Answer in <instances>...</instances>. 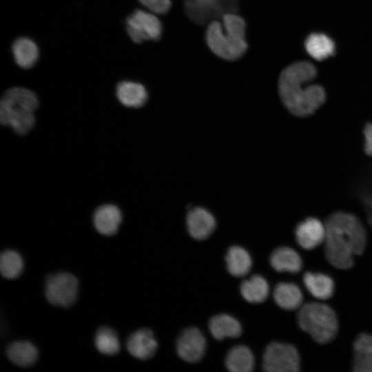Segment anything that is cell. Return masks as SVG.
<instances>
[{"mask_svg": "<svg viewBox=\"0 0 372 372\" xmlns=\"http://www.w3.org/2000/svg\"><path fill=\"white\" fill-rule=\"evenodd\" d=\"M246 23L235 12H228L222 17V21H211L205 32V41L217 56L235 61L246 52Z\"/></svg>", "mask_w": 372, "mask_h": 372, "instance_id": "obj_3", "label": "cell"}, {"mask_svg": "<svg viewBox=\"0 0 372 372\" xmlns=\"http://www.w3.org/2000/svg\"><path fill=\"white\" fill-rule=\"evenodd\" d=\"M273 297L276 304L285 310L300 308L302 293L298 285L292 282H280L274 288Z\"/></svg>", "mask_w": 372, "mask_h": 372, "instance_id": "obj_18", "label": "cell"}, {"mask_svg": "<svg viewBox=\"0 0 372 372\" xmlns=\"http://www.w3.org/2000/svg\"><path fill=\"white\" fill-rule=\"evenodd\" d=\"M187 226L189 235L194 239L207 238L216 228L213 215L203 207H194L187 215Z\"/></svg>", "mask_w": 372, "mask_h": 372, "instance_id": "obj_13", "label": "cell"}, {"mask_svg": "<svg viewBox=\"0 0 372 372\" xmlns=\"http://www.w3.org/2000/svg\"><path fill=\"white\" fill-rule=\"evenodd\" d=\"M364 133L365 137V152L368 155H372V123L366 125Z\"/></svg>", "mask_w": 372, "mask_h": 372, "instance_id": "obj_30", "label": "cell"}, {"mask_svg": "<svg viewBox=\"0 0 372 372\" xmlns=\"http://www.w3.org/2000/svg\"><path fill=\"white\" fill-rule=\"evenodd\" d=\"M315 66L308 61H298L285 68L278 79L282 103L293 114L309 116L324 102L326 94L319 85H307L316 76Z\"/></svg>", "mask_w": 372, "mask_h": 372, "instance_id": "obj_1", "label": "cell"}, {"mask_svg": "<svg viewBox=\"0 0 372 372\" xmlns=\"http://www.w3.org/2000/svg\"><path fill=\"white\" fill-rule=\"evenodd\" d=\"M225 261L227 271L235 277L247 275L252 266V260L249 252L237 245L229 248L225 256Z\"/></svg>", "mask_w": 372, "mask_h": 372, "instance_id": "obj_22", "label": "cell"}, {"mask_svg": "<svg viewBox=\"0 0 372 372\" xmlns=\"http://www.w3.org/2000/svg\"><path fill=\"white\" fill-rule=\"evenodd\" d=\"M272 268L278 272L297 273L302 268L300 256L294 249L288 247L276 249L270 256Z\"/></svg>", "mask_w": 372, "mask_h": 372, "instance_id": "obj_15", "label": "cell"}, {"mask_svg": "<svg viewBox=\"0 0 372 372\" xmlns=\"http://www.w3.org/2000/svg\"><path fill=\"white\" fill-rule=\"evenodd\" d=\"M184 9L188 18L197 24H205L228 12H235V0H185Z\"/></svg>", "mask_w": 372, "mask_h": 372, "instance_id": "obj_9", "label": "cell"}, {"mask_svg": "<svg viewBox=\"0 0 372 372\" xmlns=\"http://www.w3.org/2000/svg\"><path fill=\"white\" fill-rule=\"evenodd\" d=\"M209 330L218 340L225 338H238L242 334V327L238 320L225 313L211 317L209 321Z\"/></svg>", "mask_w": 372, "mask_h": 372, "instance_id": "obj_16", "label": "cell"}, {"mask_svg": "<svg viewBox=\"0 0 372 372\" xmlns=\"http://www.w3.org/2000/svg\"><path fill=\"white\" fill-rule=\"evenodd\" d=\"M240 291L242 298L251 303H260L268 297L269 287L267 280L260 275H254L242 282Z\"/></svg>", "mask_w": 372, "mask_h": 372, "instance_id": "obj_24", "label": "cell"}, {"mask_svg": "<svg viewBox=\"0 0 372 372\" xmlns=\"http://www.w3.org/2000/svg\"><path fill=\"white\" fill-rule=\"evenodd\" d=\"M298 322L304 331L319 343L330 342L338 333L336 314L324 303L315 302L301 306L298 313Z\"/></svg>", "mask_w": 372, "mask_h": 372, "instance_id": "obj_5", "label": "cell"}, {"mask_svg": "<svg viewBox=\"0 0 372 372\" xmlns=\"http://www.w3.org/2000/svg\"><path fill=\"white\" fill-rule=\"evenodd\" d=\"M307 52L317 61L324 60L335 52V43L328 36L322 33H313L305 40Z\"/></svg>", "mask_w": 372, "mask_h": 372, "instance_id": "obj_25", "label": "cell"}, {"mask_svg": "<svg viewBox=\"0 0 372 372\" xmlns=\"http://www.w3.org/2000/svg\"><path fill=\"white\" fill-rule=\"evenodd\" d=\"M116 96L123 105L137 108L146 103L147 92L142 84L125 81L118 84Z\"/></svg>", "mask_w": 372, "mask_h": 372, "instance_id": "obj_19", "label": "cell"}, {"mask_svg": "<svg viewBox=\"0 0 372 372\" xmlns=\"http://www.w3.org/2000/svg\"><path fill=\"white\" fill-rule=\"evenodd\" d=\"M206 340L203 333L196 327L185 329L176 341V351L183 360L196 363L203 357Z\"/></svg>", "mask_w": 372, "mask_h": 372, "instance_id": "obj_10", "label": "cell"}, {"mask_svg": "<svg viewBox=\"0 0 372 372\" xmlns=\"http://www.w3.org/2000/svg\"><path fill=\"white\" fill-rule=\"evenodd\" d=\"M6 355L15 365L30 367L37 361L38 351L36 347L28 341H16L7 347Z\"/></svg>", "mask_w": 372, "mask_h": 372, "instance_id": "obj_20", "label": "cell"}, {"mask_svg": "<svg viewBox=\"0 0 372 372\" xmlns=\"http://www.w3.org/2000/svg\"><path fill=\"white\" fill-rule=\"evenodd\" d=\"M324 251L328 262L340 269L353 266L354 256L361 254L366 247L365 230L354 215L335 212L326 221Z\"/></svg>", "mask_w": 372, "mask_h": 372, "instance_id": "obj_2", "label": "cell"}, {"mask_svg": "<svg viewBox=\"0 0 372 372\" xmlns=\"http://www.w3.org/2000/svg\"><path fill=\"white\" fill-rule=\"evenodd\" d=\"M325 234V225L315 218H308L299 223L295 231L297 242L307 250L313 249L323 242Z\"/></svg>", "mask_w": 372, "mask_h": 372, "instance_id": "obj_12", "label": "cell"}, {"mask_svg": "<svg viewBox=\"0 0 372 372\" xmlns=\"http://www.w3.org/2000/svg\"><path fill=\"white\" fill-rule=\"evenodd\" d=\"M12 52L16 63L25 69L32 68L39 57L37 45L32 40L25 37L19 38L14 41Z\"/></svg>", "mask_w": 372, "mask_h": 372, "instance_id": "obj_26", "label": "cell"}, {"mask_svg": "<svg viewBox=\"0 0 372 372\" xmlns=\"http://www.w3.org/2000/svg\"><path fill=\"white\" fill-rule=\"evenodd\" d=\"M127 32L136 43L145 41H158L163 32V26L153 12L142 10H134L126 19Z\"/></svg>", "mask_w": 372, "mask_h": 372, "instance_id": "obj_8", "label": "cell"}, {"mask_svg": "<svg viewBox=\"0 0 372 372\" xmlns=\"http://www.w3.org/2000/svg\"><path fill=\"white\" fill-rule=\"evenodd\" d=\"M353 370L372 372V335L361 333L353 344Z\"/></svg>", "mask_w": 372, "mask_h": 372, "instance_id": "obj_17", "label": "cell"}, {"mask_svg": "<svg viewBox=\"0 0 372 372\" xmlns=\"http://www.w3.org/2000/svg\"><path fill=\"white\" fill-rule=\"evenodd\" d=\"M36 94L30 90L14 87L8 90L0 102V121L19 135H25L35 123L34 112L38 107Z\"/></svg>", "mask_w": 372, "mask_h": 372, "instance_id": "obj_4", "label": "cell"}, {"mask_svg": "<svg viewBox=\"0 0 372 372\" xmlns=\"http://www.w3.org/2000/svg\"><path fill=\"white\" fill-rule=\"evenodd\" d=\"M122 220L120 209L115 205L107 204L100 206L94 214L93 223L96 231L102 235L115 234Z\"/></svg>", "mask_w": 372, "mask_h": 372, "instance_id": "obj_14", "label": "cell"}, {"mask_svg": "<svg viewBox=\"0 0 372 372\" xmlns=\"http://www.w3.org/2000/svg\"><path fill=\"white\" fill-rule=\"evenodd\" d=\"M94 344L98 351L105 355H115L121 349L116 332L107 327L97 329L94 336Z\"/></svg>", "mask_w": 372, "mask_h": 372, "instance_id": "obj_27", "label": "cell"}, {"mask_svg": "<svg viewBox=\"0 0 372 372\" xmlns=\"http://www.w3.org/2000/svg\"><path fill=\"white\" fill-rule=\"evenodd\" d=\"M304 285L311 296L318 300L330 298L334 292V282L331 277L321 273L307 272Z\"/></svg>", "mask_w": 372, "mask_h": 372, "instance_id": "obj_21", "label": "cell"}, {"mask_svg": "<svg viewBox=\"0 0 372 372\" xmlns=\"http://www.w3.org/2000/svg\"><path fill=\"white\" fill-rule=\"evenodd\" d=\"M139 2L155 14H165L171 8V0H138Z\"/></svg>", "mask_w": 372, "mask_h": 372, "instance_id": "obj_29", "label": "cell"}, {"mask_svg": "<svg viewBox=\"0 0 372 372\" xmlns=\"http://www.w3.org/2000/svg\"><path fill=\"white\" fill-rule=\"evenodd\" d=\"M23 262L21 256L15 251H3L0 257V271L7 279L18 278L22 273Z\"/></svg>", "mask_w": 372, "mask_h": 372, "instance_id": "obj_28", "label": "cell"}, {"mask_svg": "<svg viewBox=\"0 0 372 372\" xmlns=\"http://www.w3.org/2000/svg\"><path fill=\"white\" fill-rule=\"evenodd\" d=\"M128 352L134 358L146 360L152 358L158 347L154 333L149 329H141L132 333L126 343Z\"/></svg>", "mask_w": 372, "mask_h": 372, "instance_id": "obj_11", "label": "cell"}, {"mask_svg": "<svg viewBox=\"0 0 372 372\" xmlns=\"http://www.w3.org/2000/svg\"><path fill=\"white\" fill-rule=\"evenodd\" d=\"M78 290L77 278L68 272L49 275L45 281V298L55 307H70L76 300Z\"/></svg>", "mask_w": 372, "mask_h": 372, "instance_id": "obj_6", "label": "cell"}, {"mask_svg": "<svg viewBox=\"0 0 372 372\" xmlns=\"http://www.w3.org/2000/svg\"><path fill=\"white\" fill-rule=\"evenodd\" d=\"M254 357L251 351L245 345L231 348L225 358V366L231 372H249L254 367Z\"/></svg>", "mask_w": 372, "mask_h": 372, "instance_id": "obj_23", "label": "cell"}, {"mask_svg": "<svg viewBox=\"0 0 372 372\" xmlns=\"http://www.w3.org/2000/svg\"><path fill=\"white\" fill-rule=\"evenodd\" d=\"M262 367L269 372L298 371L300 369L298 351L289 344L271 342L265 349Z\"/></svg>", "mask_w": 372, "mask_h": 372, "instance_id": "obj_7", "label": "cell"}]
</instances>
